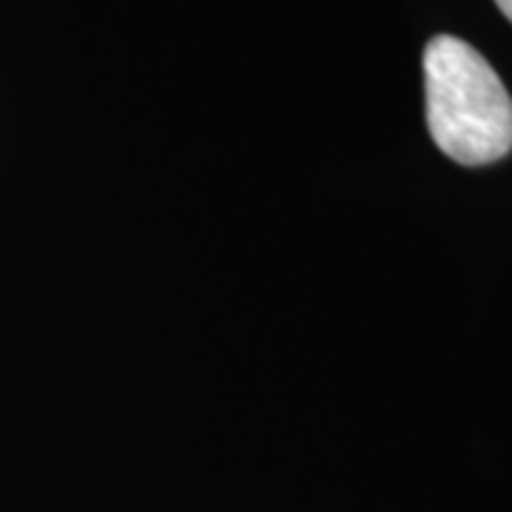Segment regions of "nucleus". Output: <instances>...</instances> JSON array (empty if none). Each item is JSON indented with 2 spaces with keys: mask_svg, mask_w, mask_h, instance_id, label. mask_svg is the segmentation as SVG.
Returning a JSON list of instances; mask_svg holds the SVG:
<instances>
[{
  "mask_svg": "<svg viewBox=\"0 0 512 512\" xmlns=\"http://www.w3.org/2000/svg\"><path fill=\"white\" fill-rule=\"evenodd\" d=\"M424 100L433 143L461 165H490L512 151V97L470 43L433 37L424 49Z\"/></svg>",
  "mask_w": 512,
  "mask_h": 512,
  "instance_id": "obj_1",
  "label": "nucleus"
},
{
  "mask_svg": "<svg viewBox=\"0 0 512 512\" xmlns=\"http://www.w3.org/2000/svg\"><path fill=\"white\" fill-rule=\"evenodd\" d=\"M495 3H498V9L504 12V18L512 23V0H495Z\"/></svg>",
  "mask_w": 512,
  "mask_h": 512,
  "instance_id": "obj_2",
  "label": "nucleus"
}]
</instances>
